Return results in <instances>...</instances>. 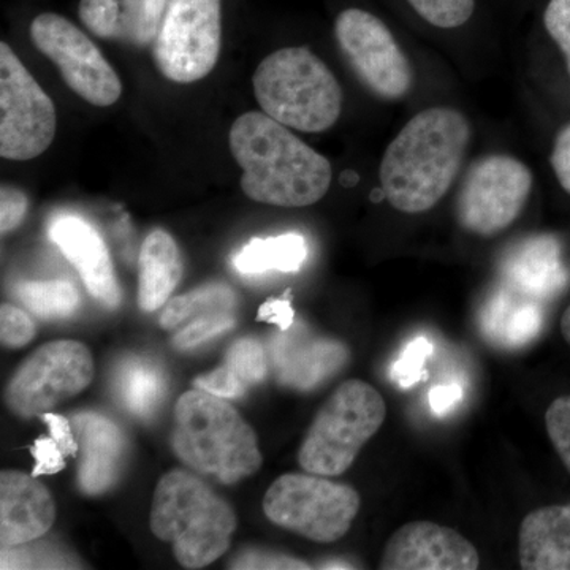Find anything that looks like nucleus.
Segmentation results:
<instances>
[{"instance_id":"obj_36","label":"nucleus","mask_w":570,"mask_h":570,"mask_svg":"<svg viewBox=\"0 0 570 570\" xmlns=\"http://www.w3.org/2000/svg\"><path fill=\"white\" fill-rule=\"evenodd\" d=\"M36 468L32 469L33 478L39 475H52L66 468V456L59 449L58 442L52 438L40 436L31 449Z\"/></svg>"},{"instance_id":"obj_41","label":"nucleus","mask_w":570,"mask_h":570,"mask_svg":"<svg viewBox=\"0 0 570 570\" xmlns=\"http://www.w3.org/2000/svg\"><path fill=\"white\" fill-rule=\"evenodd\" d=\"M461 397H463V389L460 385H439V387L431 390L430 395H428L430 406L438 415L448 414L450 409L460 403Z\"/></svg>"},{"instance_id":"obj_19","label":"nucleus","mask_w":570,"mask_h":570,"mask_svg":"<svg viewBox=\"0 0 570 570\" xmlns=\"http://www.w3.org/2000/svg\"><path fill=\"white\" fill-rule=\"evenodd\" d=\"M71 426L80 444L78 483L82 493L99 497L119 479L126 439L118 425L96 412L75 415Z\"/></svg>"},{"instance_id":"obj_17","label":"nucleus","mask_w":570,"mask_h":570,"mask_svg":"<svg viewBox=\"0 0 570 570\" xmlns=\"http://www.w3.org/2000/svg\"><path fill=\"white\" fill-rule=\"evenodd\" d=\"M56 520L50 491L32 474L2 471L0 474V543L14 549L43 538Z\"/></svg>"},{"instance_id":"obj_27","label":"nucleus","mask_w":570,"mask_h":570,"mask_svg":"<svg viewBox=\"0 0 570 570\" xmlns=\"http://www.w3.org/2000/svg\"><path fill=\"white\" fill-rule=\"evenodd\" d=\"M235 305L236 295L228 285L206 284L168 302L159 324L164 330H171L205 314L232 313Z\"/></svg>"},{"instance_id":"obj_25","label":"nucleus","mask_w":570,"mask_h":570,"mask_svg":"<svg viewBox=\"0 0 570 570\" xmlns=\"http://www.w3.org/2000/svg\"><path fill=\"white\" fill-rule=\"evenodd\" d=\"M307 243L299 234L253 238L234 257L236 272L243 276H261L269 272L296 273L305 265Z\"/></svg>"},{"instance_id":"obj_30","label":"nucleus","mask_w":570,"mask_h":570,"mask_svg":"<svg viewBox=\"0 0 570 570\" xmlns=\"http://www.w3.org/2000/svg\"><path fill=\"white\" fill-rule=\"evenodd\" d=\"M235 322L232 313L205 314V316L195 318L193 324L187 325L181 332L176 333L171 344L181 351L193 348L234 328Z\"/></svg>"},{"instance_id":"obj_42","label":"nucleus","mask_w":570,"mask_h":570,"mask_svg":"<svg viewBox=\"0 0 570 570\" xmlns=\"http://www.w3.org/2000/svg\"><path fill=\"white\" fill-rule=\"evenodd\" d=\"M561 332L564 340L570 344V306L561 318Z\"/></svg>"},{"instance_id":"obj_37","label":"nucleus","mask_w":570,"mask_h":570,"mask_svg":"<svg viewBox=\"0 0 570 570\" xmlns=\"http://www.w3.org/2000/svg\"><path fill=\"white\" fill-rule=\"evenodd\" d=\"M230 569H311V564L306 561L296 560L294 557H285V554L276 553H258V551H249L242 554L238 560L234 561Z\"/></svg>"},{"instance_id":"obj_20","label":"nucleus","mask_w":570,"mask_h":570,"mask_svg":"<svg viewBox=\"0 0 570 570\" xmlns=\"http://www.w3.org/2000/svg\"><path fill=\"white\" fill-rule=\"evenodd\" d=\"M167 3L168 0H80L78 17L99 39L146 47L159 33Z\"/></svg>"},{"instance_id":"obj_39","label":"nucleus","mask_w":570,"mask_h":570,"mask_svg":"<svg viewBox=\"0 0 570 570\" xmlns=\"http://www.w3.org/2000/svg\"><path fill=\"white\" fill-rule=\"evenodd\" d=\"M40 419L50 428L51 438L58 442L63 456H78L80 444H78V439L75 436L70 420L62 417V415L51 414V412H45L43 415H40Z\"/></svg>"},{"instance_id":"obj_24","label":"nucleus","mask_w":570,"mask_h":570,"mask_svg":"<svg viewBox=\"0 0 570 570\" xmlns=\"http://www.w3.org/2000/svg\"><path fill=\"white\" fill-rule=\"evenodd\" d=\"M266 373L268 363L264 347L254 337H243L228 348L223 366L195 379L194 385L214 396L234 400L264 381Z\"/></svg>"},{"instance_id":"obj_14","label":"nucleus","mask_w":570,"mask_h":570,"mask_svg":"<svg viewBox=\"0 0 570 570\" xmlns=\"http://www.w3.org/2000/svg\"><path fill=\"white\" fill-rule=\"evenodd\" d=\"M479 551L466 538L442 524L412 521L393 532L382 553V570H475Z\"/></svg>"},{"instance_id":"obj_26","label":"nucleus","mask_w":570,"mask_h":570,"mask_svg":"<svg viewBox=\"0 0 570 570\" xmlns=\"http://www.w3.org/2000/svg\"><path fill=\"white\" fill-rule=\"evenodd\" d=\"M118 390L124 406L135 415L148 417L163 400L164 374L148 360H129L119 370Z\"/></svg>"},{"instance_id":"obj_15","label":"nucleus","mask_w":570,"mask_h":570,"mask_svg":"<svg viewBox=\"0 0 570 570\" xmlns=\"http://www.w3.org/2000/svg\"><path fill=\"white\" fill-rule=\"evenodd\" d=\"M499 275L502 284L540 305L557 298L570 279L560 242L551 235L517 243L502 258Z\"/></svg>"},{"instance_id":"obj_9","label":"nucleus","mask_w":570,"mask_h":570,"mask_svg":"<svg viewBox=\"0 0 570 570\" xmlns=\"http://www.w3.org/2000/svg\"><path fill=\"white\" fill-rule=\"evenodd\" d=\"M58 129L51 97L7 41L0 43V156L31 160L50 148Z\"/></svg>"},{"instance_id":"obj_33","label":"nucleus","mask_w":570,"mask_h":570,"mask_svg":"<svg viewBox=\"0 0 570 570\" xmlns=\"http://www.w3.org/2000/svg\"><path fill=\"white\" fill-rule=\"evenodd\" d=\"M36 336V324L20 307L3 303L0 307V340L3 346L24 347Z\"/></svg>"},{"instance_id":"obj_18","label":"nucleus","mask_w":570,"mask_h":570,"mask_svg":"<svg viewBox=\"0 0 570 570\" xmlns=\"http://www.w3.org/2000/svg\"><path fill=\"white\" fill-rule=\"evenodd\" d=\"M51 242L80 273L89 294L107 307H118L121 291L107 245L91 224L77 216H59L48 230Z\"/></svg>"},{"instance_id":"obj_16","label":"nucleus","mask_w":570,"mask_h":570,"mask_svg":"<svg viewBox=\"0 0 570 570\" xmlns=\"http://www.w3.org/2000/svg\"><path fill=\"white\" fill-rule=\"evenodd\" d=\"M272 360L279 384L298 392H309L343 370L348 360V348L330 337L287 330L273 340Z\"/></svg>"},{"instance_id":"obj_23","label":"nucleus","mask_w":570,"mask_h":570,"mask_svg":"<svg viewBox=\"0 0 570 570\" xmlns=\"http://www.w3.org/2000/svg\"><path fill=\"white\" fill-rule=\"evenodd\" d=\"M183 258L174 236L163 228L142 242L138 258V306L145 313L163 307L183 277Z\"/></svg>"},{"instance_id":"obj_12","label":"nucleus","mask_w":570,"mask_h":570,"mask_svg":"<svg viewBox=\"0 0 570 570\" xmlns=\"http://www.w3.org/2000/svg\"><path fill=\"white\" fill-rule=\"evenodd\" d=\"M335 37L348 66L374 96L397 100L411 91V62L389 26L376 14L363 9L341 11Z\"/></svg>"},{"instance_id":"obj_6","label":"nucleus","mask_w":570,"mask_h":570,"mask_svg":"<svg viewBox=\"0 0 570 570\" xmlns=\"http://www.w3.org/2000/svg\"><path fill=\"white\" fill-rule=\"evenodd\" d=\"M385 419L387 404L373 385L343 382L311 423L299 445V466L325 478L344 474Z\"/></svg>"},{"instance_id":"obj_5","label":"nucleus","mask_w":570,"mask_h":570,"mask_svg":"<svg viewBox=\"0 0 570 570\" xmlns=\"http://www.w3.org/2000/svg\"><path fill=\"white\" fill-rule=\"evenodd\" d=\"M253 85L262 111L299 132H325L343 110V91L335 75L306 47L266 56L255 70Z\"/></svg>"},{"instance_id":"obj_2","label":"nucleus","mask_w":570,"mask_h":570,"mask_svg":"<svg viewBox=\"0 0 570 570\" xmlns=\"http://www.w3.org/2000/svg\"><path fill=\"white\" fill-rule=\"evenodd\" d=\"M228 141L243 168V193L257 204L305 208L321 202L332 186L330 160L264 111L239 116Z\"/></svg>"},{"instance_id":"obj_31","label":"nucleus","mask_w":570,"mask_h":570,"mask_svg":"<svg viewBox=\"0 0 570 570\" xmlns=\"http://www.w3.org/2000/svg\"><path fill=\"white\" fill-rule=\"evenodd\" d=\"M431 354H433V344H431L426 337H417V340L412 341V343L404 348L400 360H397L392 371H390V376H392L393 381H395L400 387H412V385L417 384L419 381L425 377L423 363H425V360Z\"/></svg>"},{"instance_id":"obj_3","label":"nucleus","mask_w":570,"mask_h":570,"mask_svg":"<svg viewBox=\"0 0 570 570\" xmlns=\"http://www.w3.org/2000/svg\"><path fill=\"white\" fill-rule=\"evenodd\" d=\"M171 450L184 466L223 485H235L264 463L257 436L232 404L204 390L176 401Z\"/></svg>"},{"instance_id":"obj_4","label":"nucleus","mask_w":570,"mask_h":570,"mask_svg":"<svg viewBox=\"0 0 570 570\" xmlns=\"http://www.w3.org/2000/svg\"><path fill=\"white\" fill-rule=\"evenodd\" d=\"M149 527L157 539L170 543L184 569H204L230 547L236 515L204 480L174 469L154 491Z\"/></svg>"},{"instance_id":"obj_1","label":"nucleus","mask_w":570,"mask_h":570,"mask_svg":"<svg viewBox=\"0 0 570 570\" xmlns=\"http://www.w3.org/2000/svg\"><path fill=\"white\" fill-rule=\"evenodd\" d=\"M471 126L463 112L431 107L415 115L385 149L382 193L396 212H430L448 195L466 157Z\"/></svg>"},{"instance_id":"obj_13","label":"nucleus","mask_w":570,"mask_h":570,"mask_svg":"<svg viewBox=\"0 0 570 570\" xmlns=\"http://www.w3.org/2000/svg\"><path fill=\"white\" fill-rule=\"evenodd\" d=\"M31 40L61 71L71 91L96 107H110L122 94L118 73L78 26L52 11L37 14Z\"/></svg>"},{"instance_id":"obj_40","label":"nucleus","mask_w":570,"mask_h":570,"mask_svg":"<svg viewBox=\"0 0 570 570\" xmlns=\"http://www.w3.org/2000/svg\"><path fill=\"white\" fill-rule=\"evenodd\" d=\"M551 167L562 189L570 195V124L562 127L551 151Z\"/></svg>"},{"instance_id":"obj_8","label":"nucleus","mask_w":570,"mask_h":570,"mask_svg":"<svg viewBox=\"0 0 570 570\" xmlns=\"http://www.w3.org/2000/svg\"><path fill=\"white\" fill-rule=\"evenodd\" d=\"M223 0H168L153 43L154 61L167 80H204L219 61Z\"/></svg>"},{"instance_id":"obj_32","label":"nucleus","mask_w":570,"mask_h":570,"mask_svg":"<svg viewBox=\"0 0 570 570\" xmlns=\"http://www.w3.org/2000/svg\"><path fill=\"white\" fill-rule=\"evenodd\" d=\"M546 426L551 444L570 472V396H561L550 404Z\"/></svg>"},{"instance_id":"obj_7","label":"nucleus","mask_w":570,"mask_h":570,"mask_svg":"<svg viewBox=\"0 0 570 570\" xmlns=\"http://www.w3.org/2000/svg\"><path fill=\"white\" fill-rule=\"evenodd\" d=\"M362 499L356 490L325 475L284 474L264 498L272 523L318 543L343 539L358 515Z\"/></svg>"},{"instance_id":"obj_35","label":"nucleus","mask_w":570,"mask_h":570,"mask_svg":"<svg viewBox=\"0 0 570 570\" xmlns=\"http://www.w3.org/2000/svg\"><path fill=\"white\" fill-rule=\"evenodd\" d=\"M28 197L24 193L13 186L3 184L0 189V230L2 234H9L14 230L24 219L28 213Z\"/></svg>"},{"instance_id":"obj_10","label":"nucleus","mask_w":570,"mask_h":570,"mask_svg":"<svg viewBox=\"0 0 570 570\" xmlns=\"http://www.w3.org/2000/svg\"><path fill=\"white\" fill-rule=\"evenodd\" d=\"M532 189V174L517 157L491 154L471 165L459 198L456 217L469 234L491 238L519 219Z\"/></svg>"},{"instance_id":"obj_34","label":"nucleus","mask_w":570,"mask_h":570,"mask_svg":"<svg viewBox=\"0 0 570 570\" xmlns=\"http://www.w3.org/2000/svg\"><path fill=\"white\" fill-rule=\"evenodd\" d=\"M543 24L564 55L570 73V0H550L543 13Z\"/></svg>"},{"instance_id":"obj_22","label":"nucleus","mask_w":570,"mask_h":570,"mask_svg":"<svg viewBox=\"0 0 570 570\" xmlns=\"http://www.w3.org/2000/svg\"><path fill=\"white\" fill-rule=\"evenodd\" d=\"M543 305L499 284L480 313V328L491 343L505 348L527 346L539 336Z\"/></svg>"},{"instance_id":"obj_21","label":"nucleus","mask_w":570,"mask_h":570,"mask_svg":"<svg viewBox=\"0 0 570 570\" xmlns=\"http://www.w3.org/2000/svg\"><path fill=\"white\" fill-rule=\"evenodd\" d=\"M519 558L524 570H570V505H549L524 517Z\"/></svg>"},{"instance_id":"obj_11","label":"nucleus","mask_w":570,"mask_h":570,"mask_svg":"<svg viewBox=\"0 0 570 570\" xmlns=\"http://www.w3.org/2000/svg\"><path fill=\"white\" fill-rule=\"evenodd\" d=\"M94 379L89 348L78 341L45 344L24 363L7 385V406L22 419L40 417L62 401L80 395Z\"/></svg>"},{"instance_id":"obj_29","label":"nucleus","mask_w":570,"mask_h":570,"mask_svg":"<svg viewBox=\"0 0 570 570\" xmlns=\"http://www.w3.org/2000/svg\"><path fill=\"white\" fill-rule=\"evenodd\" d=\"M422 20L439 29L466 24L475 11V0H407Z\"/></svg>"},{"instance_id":"obj_38","label":"nucleus","mask_w":570,"mask_h":570,"mask_svg":"<svg viewBox=\"0 0 570 570\" xmlns=\"http://www.w3.org/2000/svg\"><path fill=\"white\" fill-rule=\"evenodd\" d=\"M257 321L269 322L279 326L281 332H287L294 326L295 313L292 307L291 291L285 292L279 298L266 299L264 305L258 307Z\"/></svg>"},{"instance_id":"obj_28","label":"nucleus","mask_w":570,"mask_h":570,"mask_svg":"<svg viewBox=\"0 0 570 570\" xmlns=\"http://www.w3.org/2000/svg\"><path fill=\"white\" fill-rule=\"evenodd\" d=\"M18 299L41 318L69 317L81 305L80 292L69 281H32L14 288Z\"/></svg>"}]
</instances>
